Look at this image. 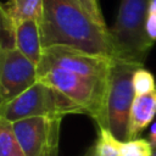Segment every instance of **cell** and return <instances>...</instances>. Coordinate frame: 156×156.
I'll use <instances>...</instances> for the list:
<instances>
[{
    "mask_svg": "<svg viewBox=\"0 0 156 156\" xmlns=\"http://www.w3.org/2000/svg\"><path fill=\"white\" fill-rule=\"evenodd\" d=\"M121 141L107 128H99L95 144L91 146L94 156H119Z\"/></svg>",
    "mask_w": 156,
    "mask_h": 156,
    "instance_id": "4fadbf2b",
    "label": "cell"
},
{
    "mask_svg": "<svg viewBox=\"0 0 156 156\" xmlns=\"http://www.w3.org/2000/svg\"><path fill=\"white\" fill-rule=\"evenodd\" d=\"M0 156H26L12 129V123L0 118Z\"/></svg>",
    "mask_w": 156,
    "mask_h": 156,
    "instance_id": "7c38bea8",
    "label": "cell"
},
{
    "mask_svg": "<svg viewBox=\"0 0 156 156\" xmlns=\"http://www.w3.org/2000/svg\"><path fill=\"white\" fill-rule=\"evenodd\" d=\"M150 144L152 145L154 149H156V121L152 122V124L150 126V129H149V139Z\"/></svg>",
    "mask_w": 156,
    "mask_h": 156,
    "instance_id": "d6986e66",
    "label": "cell"
},
{
    "mask_svg": "<svg viewBox=\"0 0 156 156\" xmlns=\"http://www.w3.org/2000/svg\"><path fill=\"white\" fill-rule=\"evenodd\" d=\"M39 28L43 49L62 45L90 55L116 57L110 29L96 23L78 0H44Z\"/></svg>",
    "mask_w": 156,
    "mask_h": 156,
    "instance_id": "6da1fadb",
    "label": "cell"
},
{
    "mask_svg": "<svg viewBox=\"0 0 156 156\" xmlns=\"http://www.w3.org/2000/svg\"><path fill=\"white\" fill-rule=\"evenodd\" d=\"M0 51L12 50L17 48L15 22L4 12L0 11Z\"/></svg>",
    "mask_w": 156,
    "mask_h": 156,
    "instance_id": "5bb4252c",
    "label": "cell"
},
{
    "mask_svg": "<svg viewBox=\"0 0 156 156\" xmlns=\"http://www.w3.org/2000/svg\"><path fill=\"white\" fill-rule=\"evenodd\" d=\"M38 80L57 89L79 105L96 122L99 128H107V79L85 77L66 69L52 68L39 76Z\"/></svg>",
    "mask_w": 156,
    "mask_h": 156,
    "instance_id": "277c9868",
    "label": "cell"
},
{
    "mask_svg": "<svg viewBox=\"0 0 156 156\" xmlns=\"http://www.w3.org/2000/svg\"><path fill=\"white\" fill-rule=\"evenodd\" d=\"M146 34L152 43L156 41V10H149L146 20Z\"/></svg>",
    "mask_w": 156,
    "mask_h": 156,
    "instance_id": "ac0fdd59",
    "label": "cell"
},
{
    "mask_svg": "<svg viewBox=\"0 0 156 156\" xmlns=\"http://www.w3.org/2000/svg\"><path fill=\"white\" fill-rule=\"evenodd\" d=\"M152 156H156V149L154 150V154H152Z\"/></svg>",
    "mask_w": 156,
    "mask_h": 156,
    "instance_id": "7402d4cb",
    "label": "cell"
},
{
    "mask_svg": "<svg viewBox=\"0 0 156 156\" xmlns=\"http://www.w3.org/2000/svg\"><path fill=\"white\" fill-rule=\"evenodd\" d=\"M150 10H156V0H150Z\"/></svg>",
    "mask_w": 156,
    "mask_h": 156,
    "instance_id": "ffe728a7",
    "label": "cell"
},
{
    "mask_svg": "<svg viewBox=\"0 0 156 156\" xmlns=\"http://www.w3.org/2000/svg\"><path fill=\"white\" fill-rule=\"evenodd\" d=\"M62 118L29 117L12 123V129L26 156H57Z\"/></svg>",
    "mask_w": 156,
    "mask_h": 156,
    "instance_id": "52a82bcc",
    "label": "cell"
},
{
    "mask_svg": "<svg viewBox=\"0 0 156 156\" xmlns=\"http://www.w3.org/2000/svg\"><path fill=\"white\" fill-rule=\"evenodd\" d=\"M79 4L83 6V9L87 11V13L99 24L101 26H106L104 17H102V12L99 5V0H78Z\"/></svg>",
    "mask_w": 156,
    "mask_h": 156,
    "instance_id": "e0dca14e",
    "label": "cell"
},
{
    "mask_svg": "<svg viewBox=\"0 0 156 156\" xmlns=\"http://www.w3.org/2000/svg\"><path fill=\"white\" fill-rule=\"evenodd\" d=\"M133 88L135 96L149 94L156 90V79L149 69L144 68V66L139 67L133 76Z\"/></svg>",
    "mask_w": 156,
    "mask_h": 156,
    "instance_id": "9a60e30c",
    "label": "cell"
},
{
    "mask_svg": "<svg viewBox=\"0 0 156 156\" xmlns=\"http://www.w3.org/2000/svg\"><path fill=\"white\" fill-rule=\"evenodd\" d=\"M85 156H94V154H93V150H91V147L88 150V152L85 154Z\"/></svg>",
    "mask_w": 156,
    "mask_h": 156,
    "instance_id": "44dd1931",
    "label": "cell"
},
{
    "mask_svg": "<svg viewBox=\"0 0 156 156\" xmlns=\"http://www.w3.org/2000/svg\"><path fill=\"white\" fill-rule=\"evenodd\" d=\"M112 58L90 55L69 46L44 48L38 65V77L52 68L66 69L80 76L107 79Z\"/></svg>",
    "mask_w": 156,
    "mask_h": 156,
    "instance_id": "8992f818",
    "label": "cell"
},
{
    "mask_svg": "<svg viewBox=\"0 0 156 156\" xmlns=\"http://www.w3.org/2000/svg\"><path fill=\"white\" fill-rule=\"evenodd\" d=\"M38 82V67L17 48L0 51V106Z\"/></svg>",
    "mask_w": 156,
    "mask_h": 156,
    "instance_id": "ba28073f",
    "label": "cell"
},
{
    "mask_svg": "<svg viewBox=\"0 0 156 156\" xmlns=\"http://www.w3.org/2000/svg\"><path fill=\"white\" fill-rule=\"evenodd\" d=\"M141 65L112 58L107 78L106 126L121 143L129 140V116L135 93L133 76Z\"/></svg>",
    "mask_w": 156,
    "mask_h": 156,
    "instance_id": "5b68a950",
    "label": "cell"
},
{
    "mask_svg": "<svg viewBox=\"0 0 156 156\" xmlns=\"http://www.w3.org/2000/svg\"><path fill=\"white\" fill-rule=\"evenodd\" d=\"M150 0H121L116 22L110 29L116 57L144 66L154 43L146 34Z\"/></svg>",
    "mask_w": 156,
    "mask_h": 156,
    "instance_id": "7a4b0ae2",
    "label": "cell"
},
{
    "mask_svg": "<svg viewBox=\"0 0 156 156\" xmlns=\"http://www.w3.org/2000/svg\"><path fill=\"white\" fill-rule=\"evenodd\" d=\"M149 140L143 138L130 139L121 143L119 156H152L154 150Z\"/></svg>",
    "mask_w": 156,
    "mask_h": 156,
    "instance_id": "2e32d148",
    "label": "cell"
},
{
    "mask_svg": "<svg viewBox=\"0 0 156 156\" xmlns=\"http://www.w3.org/2000/svg\"><path fill=\"white\" fill-rule=\"evenodd\" d=\"M16 41L17 49L38 67L43 54L39 22L28 20L20 23L16 29Z\"/></svg>",
    "mask_w": 156,
    "mask_h": 156,
    "instance_id": "30bf717a",
    "label": "cell"
},
{
    "mask_svg": "<svg viewBox=\"0 0 156 156\" xmlns=\"http://www.w3.org/2000/svg\"><path fill=\"white\" fill-rule=\"evenodd\" d=\"M156 116V90L135 96L129 116V140L139 138Z\"/></svg>",
    "mask_w": 156,
    "mask_h": 156,
    "instance_id": "9c48e42d",
    "label": "cell"
},
{
    "mask_svg": "<svg viewBox=\"0 0 156 156\" xmlns=\"http://www.w3.org/2000/svg\"><path fill=\"white\" fill-rule=\"evenodd\" d=\"M74 113L87 115L65 94L39 80L16 99L0 106V118L10 123L29 117L63 118Z\"/></svg>",
    "mask_w": 156,
    "mask_h": 156,
    "instance_id": "3957f363",
    "label": "cell"
},
{
    "mask_svg": "<svg viewBox=\"0 0 156 156\" xmlns=\"http://www.w3.org/2000/svg\"><path fill=\"white\" fill-rule=\"evenodd\" d=\"M44 0H7L1 4L0 11L6 13L16 26L20 23L35 20L40 22L43 16Z\"/></svg>",
    "mask_w": 156,
    "mask_h": 156,
    "instance_id": "8fae6325",
    "label": "cell"
}]
</instances>
